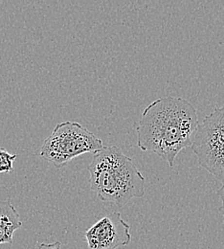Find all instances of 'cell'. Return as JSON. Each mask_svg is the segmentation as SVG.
I'll use <instances>...</instances> for the list:
<instances>
[{
	"label": "cell",
	"mask_w": 224,
	"mask_h": 249,
	"mask_svg": "<svg viewBox=\"0 0 224 249\" xmlns=\"http://www.w3.org/2000/svg\"><path fill=\"white\" fill-rule=\"evenodd\" d=\"M88 249H118L131 242L130 226L119 212L98 220L85 232Z\"/></svg>",
	"instance_id": "obj_5"
},
{
	"label": "cell",
	"mask_w": 224,
	"mask_h": 249,
	"mask_svg": "<svg viewBox=\"0 0 224 249\" xmlns=\"http://www.w3.org/2000/svg\"><path fill=\"white\" fill-rule=\"evenodd\" d=\"M35 249H62V244L60 242H54L51 244H38Z\"/></svg>",
	"instance_id": "obj_8"
},
{
	"label": "cell",
	"mask_w": 224,
	"mask_h": 249,
	"mask_svg": "<svg viewBox=\"0 0 224 249\" xmlns=\"http://www.w3.org/2000/svg\"><path fill=\"white\" fill-rule=\"evenodd\" d=\"M196 108L179 97H163L143 111L136 128L137 144L143 152H153L173 167L177 155L192 147L199 124Z\"/></svg>",
	"instance_id": "obj_1"
},
{
	"label": "cell",
	"mask_w": 224,
	"mask_h": 249,
	"mask_svg": "<svg viewBox=\"0 0 224 249\" xmlns=\"http://www.w3.org/2000/svg\"><path fill=\"white\" fill-rule=\"evenodd\" d=\"M102 139L80 123L65 121L55 126L43 141L39 156L57 168L85 154H96L103 149Z\"/></svg>",
	"instance_id": "obj_3"
},
{
	"label": "cell",
	"mask_w": 224,
	"mask_h": 249,
	"mask_svg": "<svg viewBox=\"0 0 224 249\" xmlns=\"http://www.w3.org/2000/svg\"><path fill=\"white\" fill-rule=\"evenodd\" d=\"M223 182V184H222V186L219 188V190L217 191V196L221 198V200H222V205L220 206V208H219V212L224 216V181H222Z\"/></svg>",
	"instance_id": "obj_9"
},
{
	"label": "cell",
	"mask_w": 224,
	"mask_h": 249,
	"mask_svg": "<svg viewBox=\"0 0 224 249\" xmlns=\"http://www.w3.org/2000/svg\"><path fill=\"white\" fill-rule=\"evenodd\" d=\"M192 152L198 165L217 179L224 180V105L198 124L193 135Z\"/></svg>",
	"instance_id": "obj_4"
},
{
	"label": "cell",
	"mask_w": 224,
	"mask_h": 249,
	"mask_svg": "<svg viewBox=\"0 0 224 249\" xmlns=\"http://www.w3.org/2000/svg\"><path fill=\"white\" fill-rule=\"evenodd\" d=\"M22 226L20 215L10 200H0V245H11L15 232Z\"/></svg>",
	"instance_id": "obj_6"
},
{
	"label": "cell",
	"mask_w": 224,
	"mask_h": 249,
	"mask_svg": "<svg viewBox=\"0 0 224 249\" xmlns=\"http://www.w3.org/2000/svg\"><path fill=\"white\" fill-rule=\"evenodd\" d=\"M16 158L17 155L10 154L5 149L0 147V174L12 172Z\"/></svg>",
	"instance_id": "obj_7"
},
{
	"label": "cell",
	"mask_w": 224,
	"mask_h": 249,
	"mask_svg": "<svg viewBox=\"0 0 224 249\" xmlns=\"http://www.w3.org/2000/svg\"><path fill=\"white\" fill-rule=\"evenodd\" d=\"M87 170L91 190L103 202L124 207L130 199L145 196V178L117 146L104 147L94 154Z\"/></svg>",
	"instance_id": "obj_2"
}]
</instances>
